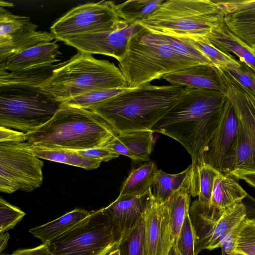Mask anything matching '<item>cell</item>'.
Here are the masks:
<instances>
[{
	"label": "cell",
	"instance_id": "obj_3",
	"mask_svg": "<svg viewBox=\"0 0 255 255\" xmlns=\"http://www.w3.org/2000/svg\"><path fill=\"white\" fill-rule=\"evenodd\" d=\"M118 134L92 110L61 104L48 122L25 134V142L32 146L77 150L104 146Z\"/></svg>",
	"mask_w": 255,
	"mask_h": 255
},
{
	"label": "cell",
	"instance_id": "obj_19",
	"mask_svg": "<svg viewBox=\"0 0 255 255\" xmlns=\"http://www.w3.org/2000/svg\"><path fill=\"white\" fill-rule=\"evenodd\" d=\"M171 85L190 88L204 89L226 93L220 70L209 65L200 64L164 75Z\"/></svg>",
	"mask_w": 255,
	"mask_h": 255
},
{
	"label": "cell",
	"instance_id": "obj_42",
	"mask_svg": "<svg viewBox=\"0 0 255 255\" xmlns=\"http://www.w3.org/2000/svg\"><path fill=\"white\" fill-rule=\"evenodd\" d=\"M24 141H25V134L23 132L0 127V142Z\"/></svg>",
	"mask_w": 255,
	"mask_h": 255
},
{
	"label": "cell",
	"instance_id": "obj_6",
	"mask_svg": "<svg viewBox=\"0 0 255 255\" xmlns=\"http://www.w3.org/2000/svg\"><path fill=\"white\" fill-rule=\"evenodd\" d=\"M222 16L215 0H169L137 22L156 34L195 38L207 36Z\"/></svg>",
	"mask_w": 255,
	"mask_h": 255
},
{
	"label": "cell",
	"instance_id": "obj_1",
	"mask_svg": "<svg viewBox=\"0 0 255 255\" xmlns=\"http://www.w3.org/2000/svg\"><path fill=\"white\" fill-rule=\"evenodd\" d=\"M228 97L223 91L185 87L176 104L152 128L179 142L191 155L192 168L203 156L219 124Z\"/></svg>",
	"mask_w": 255,
	"mask_h": 255
},
{
	"label": "cell",
	"instance_id": "obj_41",
	"mask_svg": "<svg viewBox=\"0 0 255 255\" xmlns=\"http://www.w3.org/2000/svg\"><path fill=\"white\" fill-rule=\"evenodd\" d=\"M241 223L229 232L222 240L220 244L222 255H232L234 253L236 236Z\"/></svg>",
	"mask_w": 255,
	"mask_h": 255
},
{
	"label": "cell",
	"instance_id": "obj_30",
	"mask_svg": "<svg viewBox=\"0 0 255 255\" xmlns=\"http://www.w3.org/2000/svg\"><path fill=\"white\" fill-rule=\"evenodd\" d=\"M190 194L186 190L174 194L165 204L169 216L171 241L173 243L178 237L186 215L189 213Z\"/></svg>",
	"mask_w": 255,
	"mask_h": 255
},
{
	"label": "cell",
	"instance_id": "obj_49",
	"mask_svg": "<svg viewBox=\"0 0 255 255\" xmlns=\"http://www.w3.org/2000/svg\"><path fill=\"white\" fill-rule=\"evenodd\" d=\"M232 255H244L237 253H233Z\"/></svg>",
	"mask_w": 255,
	"mask_h": 255
},
{
	"label": "cell",
	"instance_id": "obj_4",
	"mask_svg": "<svg viewBox=\"0 0 255 255\" xmlns=\"http://www.w3.org/2000/svg\"><path fill=\"white\" fill-rule=\"evenodd\" d=\"M121 88H128V85L114 63L78 51L69 60L59 63L39 90L50 100L61 104L92 90Z\"/></svg>",
	"mask_w": 255,
	"mask_h": 255
},
{
	"label": "cell",
	"instance_id": "obj_48",
	"mask_svg": "<svg viewBox=\"0 0 255 255\" xmlns=\"http://www.w3.org/2000/svg\"><path fill=\"white\" fill-rule=\"evenodd\" d=\"M20 249L14 251L11 254H0V255H17L19 252Z\"/></svg>",
	"mask_w": 255,
	"mask_h": 255
},
{
	"label": "cell",
	"instance_id": "obj_29",
	"mask_svg": "<svg viewBox=\"0 0 255 255\" xmlns=\"http://www.w3.org/2000/svg\"><path fill=\"white\" fill-rule=\"evenodd\" d=\"M219 172L204 162L192 168L190 195L198 196L201 204L209 205L214 180Z\"/></svg>",
	"mask_w": 255,
	"mask_h": 255
},
{
	"label": "cell",
	"instance_id": "obj_38",
	"mask_svg": "<svg viewBox=\"0 0 255 255\" xmlns=\"http://www.w3.org/2000/svg\"><path fill=\"white\" fill-rule=\"evenodd\" d=\"M26 213L4 199L0 198V235L12 229L24 217Z\"/></svg>",
	"mask_w": 255,
	"mask_h": 255
},
{
	"label": "cell",
	"instance_id": "obj_24",
	"mask_svg": "<svg viewBox=\"0 0 255 255\" xmlns=\"http://www.w3.org/2000/svg\"><path fill=\"white\" fill-rule=\"evenodd\" d=\"M91 213V211L76 208L53 221L33 227L28 232L42 243L49 244L78 225Z\"/></svg>",
	"mask_w": 255,
	"mask_h": 255
},
{
	"label": "cell",
	"instance_id": "obj_40",
	"mask_svg": "<svg viewBox=\"0 0 255 255\" xmlns=\"http://www.w3.org/2000/svg\"><path fill=\"white\" fill-rule=\"evenodd\" d=\"M74 151L85 157L102 162L108 161L118 157L120 155L105 146Z\"/></svg>",
	"mask_w": 255,
	"mask_h": 255
},
{
	"label": "cell",
	"instance_id": "obj_25",
	"mask_svg": "<svg viewBox=\"0 0 255 255\" xmlns=\"http://www.w3.org/2000/svg\"><path fill=\"white\" fill-rule=\"evenodd\" d=\"M191 171V165L177 174L158 170L151 187L154 201L164 204L174 194L181 190H186L190 194Z\"/></svg>",
	"mask_w": 255,
	"mask_h": 255
},
{
	"label": "cell",
	"instance_id": "obj_2",
	"mask_svg": "<svg viewBox=\"0 0 255 255\" xmlns=\"http://www.w3.org/2000/svg\"><path fill=\"white\" fill-rule=\"evenodd\" d=\"M184 88L149 83L129 89L90 110L105 120L118 134L152 130L176 104Z\"/></svg>",
	"mask_w": 255,
	"mask_h": 255
},
{
	"label": "cell",
	"instance_id": "obj_5",
	"mask_svg": "<svg viewBox=\"0 0 255 255\" xmlns=\"http://www.w3.org/2000/svg\"><path fill=\"white\" fill-rule=\"evenodd\" d=\"M118 65L128 88L133 89L199 64L174 52L162 35L143 27L130 39Z\"/></svg>",
	"mask_w": 255,
	"mask_h": 255
},
{
	"label": "cell",
	"instance_id": "obj_15",
	"mask_svg": "<svg viewBox=\"0 0 255 255\" xmlns=\"http://www.w3.org/2000/svg\"><path fill=\"white\" fill-rule=\"evenodd\" d=\"M153 201L151 188L138 196L118 197L103 211L112 226L117 247L144 216Z\"/></svg>",
	"mask_w": 255,
	"mask_h": 255
},
{
	"label": "cell",
	"instance_id": "obj_8",
	"mask_svg": "<svg viewBox=\"0 0 255 255\" xmlns=\"http://www.w3.org/2000/svg\"><path fill=\"white\" fill-rule=\"evenodd\" d=\"M219 70L238 121L236 155L228 175L236 178L255 174V93L241 86L225 71Z\"/></svg>",
	"mask_w": 255,
	"mask_h": 255
},
{
	"label": "cell",
	"instance_id": "obj_31",
	"mask_svg": "<svg viewBox=\"0 0 255 255\" xmlns=\"http://www.w3.org/2000/svg\"><path fill=\"white\" fill-rule=\"evenodd\" d=\"M164 0H128L117 4L120 18L128 25L146 18L157 9Z\"/></svg>",
	"mask_w": 255,
	"mask_h": 255
},
{
	"label": "cell",
	"instance_id": "obj_18",
	"mask_svg": "<svg viewBox=\"0 0 255 255\" xmlns=\"http://www.w3.org/2000/svg\"><path fill=\"white\" fill-rule=\"evenodd\" d=\"M37 26L30 18L13 14L0 7V50L21 49L35 37Z\"/></svg>",
	"mask_w": 255,
	"mask_h": 255
},
{
	"label": "cell",
	"instance_id": "obj_26",
	"mask_svg": "<svg viewBox=\"0 0 255 255\" xmlns=\"http://www.w3.org/2000/svg\"><path fill=\"white\" fill-rule=\"evenodd\" d=\"M248 193L233 176L219 172L215 178L209 205L223 209L241 202Z\"/></svg>",
	"mask_w": 255,
	"mask_h": 255
},
{
	"label": "cell",
	"instance_id": "obj_14",
	"mask_svg": "<svg viewBox=\"0 0 255 255\" xmlns=\"http://www.w3.org/2000/svg\"><path fill=\"white\" fill-rule=\"evenodd\" d=\"M235 110L228 99L222 109L218 128L203 156L204 163L227 175L234 164L238 140Z\"/></svg>",
	"mask_w": 255,
	"mask_h": 255
},
{
	"label": "cell",
	"instance_id": "obj_17",
	"mask_svg": "<svg viewBox=\"0 0 255 255\" xmlns=\"http://www.w3.org/2000/svg\"><path fill=\"white\" fill-rule=\"evenodd\" d=\"M147 255H169L171 241L166 207L154 200L144 215Z\"/></svg>",
	"mask_w": 255,
	"mask_h": 255
},
{
	"label": "cell",
	"instance_id": "obj_7",
	"mask_svg": "<svg viewBox=\"0 0 255 255\" xmlns=\"http://www.w3.org/2000/svg\"><path fill=\"white\" fill-rule=\"evenodd\" d=\"M60 105L39 89L0 88V127L31 132L48 122Z\"/></svg>",
	"mask_w": 255,
	"mask_h": 255
},
{
	"label": "cell",
	"instance_id": "obj_28",
	"mask_svg": "<svg viewBox=\"0 0 255 255\" xmlns=\"http://www.w3.org/2000/svg\"><path fill=\"white\" fill-rule=\"evenodd\" d=\"M29 146L34 153L40 158L79 167L86 170L96 169L102 162L98 160L85 157L73 150Z\"/></svg>",
	"mask_w": 255,
	"mask_h": 255
},
{
	"label": "cell",
	"instance_id": "obj_20",
	"mask_svg": "<svg viewBox=\"0 0 255 255\" xmlns=\"http://www.w3.org/2000/svg\"><path fill=\"white\" fill-rule=\"evenodd\" d=\"M153 132L152 130H144L118 134L105 146L135 162L149 161L155 143Z\"/></svg>",
	"mask_w": 255,
	"mask_h": 255
},
{
	"label": "cell",
	"instance_id": "obj_32",
	"mask_svg": "<svg viewBox=\"0 0 255 255\" xmlns=\"http://www.w3.org/2000/svg\"><path fill=\"white\" fill-rule=\"evenodd\" d=\"M184 38L204 54L218 69L225 70L228 66L238 64L240 62L231 53H225L215 46L207 36Z\"/></svg>",
	"mask_w": 255,
	"mask_h": 255
},
{
	"label": "cell",
	"instance_id": "obj_43",
	"mask_svg": "<svg viewBox=\"0 0 255 255\" xmlns=\"http://www.w3.org/2000/svg\"><path fill=\"white\" fill-rule=\"evenodd\" d=\"M17 255H52L48 244L41 245L31 249H20Z\"/></svg>",
	"mask_w": 255,
	"mask_h": 255
},
{
	"label": "cell",
	"instance_id": "obj_9",
	"mask_svg": "<svg viewBox=\"0 0 255 255\" xmlns=\"http://www.w3.org/2000/svg\"><path fill=\"white\" fill-rule=\"evenodd\" d=\"M48 245L52 255H106L117 247L102 208Z\"/></svg>",
	"mask_w": 255,
	"mask_h": 255
},
{
	"label": "cell",
	"instance_id": "obj_21",
	"mask_svg": "<svg viewBox=\"0 0 255 255\" xmlns=\"http://www.w3.org/2000/svg\"><path fill=\"white\" fill-rule=\"evenodd\" d=\"M61 55L55 42L40 44L14 54L0 62V68L15 71L33 67L53 64L59 61Z\"/></svg>",
	"mask_w": 255,
	"mask_h": 255
},
{
	"label": "cell",
	"instance_id": "obj_46",
	"mask_svg": "<svg viewBox=\"0 0 255 255\" xmlns=\"http://www.w3.org/2000/svg\"><path fill=\"white\" fill-rule=\"evenodd\" d=\"M9 239V234L8 232L0 235V252L1 254L2 251L7 247Z\"/></svg>",
	"mask_w": 255,
	"mask_h": 255
},
{
	"label": "cell",
	"instance_id": "obj_27",
	"mask_svg": "<svg viewBox=\"0 0 255 255\" xmlns=\"http://www.w3.org/2000/svg\"><path fill=\"white\" fill-rule=\"evenodd\" d=\"M158 171L154 161H149L133 169L124 181L119 197L144 194L151 188Z\"/></svg>",
	"mask_w": 255,
	"mask_h": 255
},
{
	"label": "cell",
	"instance_id": "obj_12",
	"mask_svg": "<svg viewBox=\"0 0 255 255\" xmlns=\"http://www.w3.org/2000/svg\"><path fill=\"white\" fill-rule=\"evenodd\" d=\"M116 3L111 0L79 5L69 10L51 26L55 39L101 32L116 26L122 20L118 15Z\"/></svg>",
	"mask_w": 255,
	"mask_h": 255
},
{
	"label": "cell",
	"instance_id": "obj_23",
	"mask_svg": "<svg viewBox=\"0 0 255 255\" xmlns=\"http://www.w3.org/2000/svg\"><path fill=\"white\" fill-rule=\"evenodd\" d=\"M58 65H44L15 71L0 68V88L39 89Z\"/></svg>",
	"mask_w": 255,
	"mask_h": 255
},
{
	"label": "cell",
	"instance_id": "obj_11",
	"mask_svg": "<svg viewBox=\"0 0 255 255\" xmlns=\"http://www.w3.org/2000/svg\"><path fill=\"white\" fill-rule=\"evenodd\" d=\"M189 215L196 232L197 255L203 250L220 248L224 237L246 218V211L242 201L220 209L196 200L189 209Z\"/></svg>",
	"mask_w": 255,
	"mask_h": 255
},
{
	"label": "cell",
	"instance_id": "obj_33",
	"mask_svg": "<svg viewBox=\"0 0 255 255\" xmlns=\"http://www.w3.org/2000/svg\"><path fill=\"white\" fill-rule=\"evenodd\" d=\"M117 248L120 250L121 255H147L144 216Z\"/></svg>",
	"mask_w": 255,
	"mask_h": 255
},
{
	"label": "cell",
	"instance_id": "obj_16",
	"mask_svg": "<svg viewBox=\"0 0 255 255\" xmlns=\"http://www.w3.org/2000/svg\"><path fill=\"white\" fill-rule=\"evenodd\" d=\"M216 2L230 31L255 50V0Z\"/></svg>",
	"mask_w": 255,
	"mask_h": 255
},
{
	"label": "cell",
	"instance_id": "obj_37",
	"mask_svg": "<svg viewBox=\"0 0 255 255\" xmlns=\"http://www.w3.org/2000/svg\"><path fill=\"white\" fill-rule=\"evenodd\" d=\"M162 35L172 50L177 54L192 60L199 65L206 64L214 67L212 62L204 54L190 43L186 39L166 35Z\"/></svg>",
	"mask_w": 255,
	"mask_h": 255
},
{
	"label": "cell",
	"instance_id": "obj_22",
	"mask_svg": "<svg viewBox=\"0 0 255 255\" xmlns=\"http://www.w3.org/2000/svg\"><path fill=\"white\" fill-rule=\"evenodd\" d=\"M207 36L219 49L225 53H234L239 61L255 72V50L230 31L224 21L223 15Z\"/></svg>",
	"mask_w": 255,
	"mask_h": 255
},
{
	"label": "cell",
	"instance_id": "obj_13",
	"mask_svg": "<svg viewBox=\"0 0 255 255\" xmlns=\"http://www.w3.org/2000/svg\"><path fill=\"white\" fill-rule=\"evenodd\" d=\"M143 28L138 22L128 25L122 20L109 30L77 35L61 41L78 51L105 55L119 61L125 55L130 39Z\"/></svg>",
	"mask_w": 255,
	"mask_h": 255
},
{
	"label": "cell",
	"instance_id": "obj_36",
	"mask_svg": "<svg viewBox=\"0 0 255 255\" xmlns=\"http://www.w3.org/2000/svg\"><path fill=\"white\" fill-rule=\"evenodd\" d=\"M234 253L255 255V221L245 218L236 234Z\"/></svg>",
	"mask_w": 255,
	"mask_h": 255
},
{
	"label": "cell",
	"instance_id": "obj_44",
	"mask_svg": "<svg viewBox=\"0 0 255 255\" xmlns=\"http://www.w3.org/2000/svg\"><path fill=\"white\" fill-rule=\"evenodd\" d=\"M242 202L246 208V218L255 221V199L248 193Z\"/></svg>",
	"mask_w": 255,
	"mask_h": 255
},
{
	"label": "cell",
	"instance_id": "obj_45",
	"mask_svg": "<svg viewBox=\"0 0 255 255\" xmlns=\"http://www.w3.org/2000/svg\"><path fill=\"white\" fill-rule=\"evenodd\" d=\"M236 179L243 180L249 185L255 188V174L242 175L238 176Z\"/></svg>",
	"mask_w": 255,
	"mask_h": 255
},
{
	"label": "cell",
	"instance_id": "obj_34",
	"mask_svg": "<svg viewBox=\"0 0 255 255\" xmlns=\"http://www.w3.org/2000/svg\"><path fill=\"white\" fill-rule=\"evenodd\" d=\"M130 88L92 90L71 98L61 104L91 110L99 104L129 90Z\"/></svg>",
	"mask_w": 255,
	"mask_h": 255
},
{
	"label": "cell",
	"instance_id": "obj_10",
	"mask_svg": "<svg viewBox=\"0 0 255 255\" xmlns=\"http://www.w3.org/2000/svg\"><path fill=\"white\" fill-rule=\"evenodd\" d=\"M44 162L25 142H0V191L31 192L43 183Z\"/></svg>",
	"mask_w": 255,
	"mask_h": 255
},
{
	"label": "cell",
	"instance_id": "obj_47",
	"mask_svg": "<svg viewBox=\"0 0 255 255\" xmlns=\"http://www.w3.org/2000/svg\"><path fill=\"white\" fill-rule=\"evenodd\" d=\"M106 255H121L120 250L118 248L114 249L111 251Z\"/></svg>",
	"mask_w": 255,
	"mask_h": 255
},
{
	"label": "cell",
	"instance_id": "obj_35",
	"mask_svg": "<svg viewBox=\"0 0 255 255\" xmlns=\"http://www.w3.org/2000/svg\"><path fill=\"white\" fill-rule=\"evenodd\" d=\"M196 235L189 213L186 215L180 233L173 243L174 255H196Z\"/></svg>",
	"mask_w": 255,
	"mask_h": 255
},
{
	"label": "cell",
	"instance_id": "obj_39",
	"mask_svg": "<svg viewBox=\"0 0 255 255\" xmlns=\"http://www.w3.org/2000/svg\"><path fill=\"white\" fill-rule=\"evenodd\" d=\"M243 87L255 93V72L240 61L238 64L228 66L225 70Z\"/></svg>",
	"mask_w": 255,
	"mask_h": 255
}]
</instances>
